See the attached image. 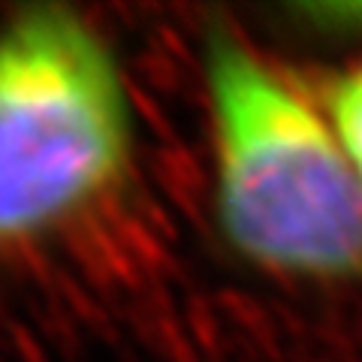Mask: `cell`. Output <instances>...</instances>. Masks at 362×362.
<instances>
[{"label": "cell", "mask_w": 362, "mask_h": 362, "mask_svg": "<svg viewBox=\"0 0 362 362\" xmlns=\"http://www.w3.org/2000/svg\"><path fill=\"white\" fill-rule=\"evenodd\" d=\"M218 223L247 263L362 278V185L332 127L223 21L206 30Z\"/></svg>", "instance_id": "1"}, {"label": "cell", "mask_w": 362, "mask_h": 362, "mask_svg": "<svg viewBox=\"0 0 362 362\" xmlns=\"http://www.w3.org/2000/svg\"><path fill=\"white\" fill-rule=\"evenodd\" d=\"M130 160L118 64L66 6H30L0 30V247L109 194Z\"/></svg>", "instance_id": "2"}, {"label": "cell", "mask_w": 362, "mask_h": 362, "mask_svg": "<svg viewBox=\"0 0 362 362\" xmlns=\"http://www.w3.org/2000/svg\"><path fill=\"white\" fill-rule=\"evenodd\" d=\"M332 130L362 185V64L335 82L329 94Z\"/></svg>", "instance_id": "3"}]
</instances>
